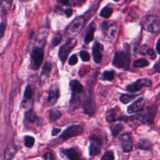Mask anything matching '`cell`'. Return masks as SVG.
Masks as SVG:
<instances>
[{
    "label": "cell",
    "instance_id": "cell-1",
    "mask_svg": "<svg viewBox=\"0 0 160 160\" xmlns=\"http://www.w3.org/2000/svg\"><path fill=\"white\" fill-rule=\"evenodd\" d=\"M82 108L84 113L89 116H92L96 111V103L93 96L92 91L89 89H86V91L83 96Z\"/></svg>",
    "mask_w": 160,
    "mask_h": 160
},
{
    "label": "cell",
    "instance_id": "cell-2",
    "mask_svg": "<svg viewBox=\"0 0 160 160\" xmlns=\"http://www.w3.org/2000/svg\"><path fill=\"white\" fill-rule=\"evenodd\" d=\"M158 111V108L155 104L147 107L142 112L133 116V118L141 122L142 123L152 124L155 118Z\"/></svg>",
    "mask_w": 160,
    "mask_h": 160
},
{
    "label": "cell",
    "instance_id": "cell-3",
    "mask_svg": "<svg viewBox=\"0 0 160 160\" xmlns=\"http://www.w3.org/2000/svg\"><path fill=\"white\" fill-rule=\"evenodd\" d=\"M129 62L130 52L129 49H126L116 52L112 64L116 68L127 69L129 67Z\"/></svg>",
    "mask_w": 160,
    "mask_h": 160
},
{
    "label": "cell",
    "instance_id": "cell-4",
    "mask_svg": "<svg viewBox=\"0 0 160 160\" xmlns=\"http://www.w3.org/2000/svg\"><path fill=\"white\" fill-rule=\"evenodd\" d=\"M103 141L101 136L98 134H92L90 137V145L89 147V154L91 156L98 155L101 150Z\"/></svg>",
    "mask_w": 160,
    "mask_h": 160
},
{
    "label": "cell",
    "instance_id": "cell-5",
    "mask_svg": "<svg viewBox=\"0 0 160 160\" xmlns=\"http://www.w3.org/2000/svg\"><path fill=\"white\" fill-rule=\"evenodd\" d=\"M77 41L74 38L69 39L65 44L61 46L59 49L58 56L60 60L64 62L67 59V58L71 50L76 46Z\"/></svg>",
    "mask_w": 160,
    "mask_h": 160
},
{
    "label": "cell",
    "instance_id": "cell-6",
    "mask_svg": "<svg viewBox=\"0 0 160 160\" xmlns=\"http://www.w3.org/2000/svg\"><path fill=\"white\" fill-rule=\"evenodd\" d=\"M83 130V127L81 125H71L63 131V132L60 135L59 138L63 141H66L71 138L82 134Z\"/></svg>",
    "mask_w": 160,
    "mask_h": 160
},
{
    "label": "cell",
    "instance_id": "cell-7",
    "mask_svg": "<svg viewBox=\"0 0 160 160\" xmlns=\"http://www.w3.org/2000/svg\"><path fill=\"white\" fill-rule=\"evenodd\" d=\"M31 67L34 69H38L44 59V51L42 48L35 47L31 52Z\"/></svg>",
    "mask_w": 160,
    "mask_h": 160
},
{
    "label": "cell",
    "instance_id": "cell-8",
    "mask_svg": "<svg viewBox=\"0 0 160 160\" xmlns=\"http://www.w3.org/2000/svg\"><path fill=\"white\" fill-rule=\"evenodd\" d=\"M152 86V81L148 78L139 79L134 82L128 84L126 86V89L130 92H135L139 91L144 87H151Z\"/></svg>",
    "mask_w": 160,
    "mask_h": 160
},
{
    "label": "cell",
    "instance_id": "cell-9",
    "mask_svg": "<svg viewBox=\"0 0 160 160\" xmlns=\"http://www.w3.org/2000/svg\"><path fill=\"white\" fill-rule=\"evenodd\" d=\"M85 24V19L82 16L75 18L68 28V32L69 35L74 36L80 32Z\"/></svg>",
    "mask_w": 160,
    "mask_h": 160
},
{
    "label": "cell",
    "instance_id": "cell-10",
    "mask_svg": "<svg viewBox=\"0 0 160 160\" xmlns=\"http://www.w3.org/2000/svg\"><path fill=\"white\" fill-rule=\"evenodd\" d=\"M157 17L154 15H146L142 17L141 24L142 28L147 31L154 32V24Z\"/></svg>",
    "mask_w": 160,
    "mask_h": 160
},
{
    "label": "cell",
    "instance_id": "cell-11",
    "mask_svg": "<svg viewBox=\"0 0 160 160\" xmlns=\"http://www.w3.org/2000/svg\"><path fill=\"white\" fill-rule=\"evenodd\" d=\"M144 106H145L144 99L142 98H140L128 107L127 112L129 114H132V113L137 112L139 111H141L144 109Z\"/></svg>",
    "mask_w": 160,
    "mask_h": 160
},
{
    "label": "cell",
    "instance_id": "cell-12",
    "mask_svg": "<svg viewBox=\"0 0 160 160\" xmlns=\"http://www.w3.org/2000/svg\"><path fill=\"white\" fill-rule=\"evenodd\" d=\"M62 152L68 158L69 160H82L81 154L76 148H70L63 149Z\"/></svg>",
    "mask_w": 160,
    "mask_h": 160
},
{
    "label": "cell",
    "instance_id": "cell-13",
    "mask_svg": "<svg viewBox=\"0 0 160 160\" xmlns=\"http://www.w3.org/2000/svg\"><path fill=\"white\" fill-rule=\"evenodd\" d=\"M59 96V91L57 87H52L48 97V102L50 106L54 105Z\"/></svg>",
    "mask_w": 160,
    "mask_h": 160
},
{
    "label": "cell",
    "instance_id": "cell-14",
    "mask_svg": "<svg viewBox=\"0 0 160 160\" xmlns=\"http://www.w3.org/2000/svg\"><path fill=\"white\" fill-rule=\"evenodd\" d=\"M18 150V146L14 143L9 144L4 150V157L6 160L11 159Z\"/></svg>",
    "mask_w": 160,
    "mask_h": 160
},
{
    "label": "cell",
    "instance_id": "cell-15",
    "mask_svg": "<svg viewBox=\"0 0 160 160\" xmlns=\"http://www.w3.org/2000/svg\"><path fill=\"white\" fill-rule=\"evenodd\" d=\"M81 97L79 94L72 92L71 98L69 101V109L71 111H74L78 108L81 105Z\"/></svg>",
    "mask_w": 160,
    "mask_h": 160
},
{
    "label": "cell",
    "instance_id": "cell-16",
    "mask_svg": "<svg viewBox=\"0 0 160 160\" xmlns=\"http://www.w3.org/2000/svg\"><path fill=\"white\" fill-rule=\"evenodd\" d=\"M69 86L72 92L73 93L81 94L84 91L83 86L81 84V83L79 81L76 79L71 81L69 82Z\"/></svg>",
    "mask_w": 160,
    "mask_h": 160
},
{
    "label": "cell",
    "instance_id": "cell-17",
    "mask_svg": "<svg viewBox=\"0 0 160 160\" xmlns=\"http://www.w3.org/2000/svg\"><path fill=\"white\" fill-rule=\"evenodd\" d=\"M137 148L142 150H151L152 148V144L147 139H140L136 143Z\"/></svg>",
    "mask_w": 160,
    "mask_h": 160
},
{
    "label": "cell",
    "instance_id": "cell-18",
    "mask_svg": "<svg viewBox=\"0 0 160 160\" xmlns=\"http://www.w3.org/2000/svg\"><path fill=\"white\" fill-rule=\"evenodd\" d=\"M124 129V126L121 123L112 124L110 126V131L112 137L117 136L120 132Z\"/></svg>",
    "mask_w": 160,
    "mask_h": 160
},
{
    "label": "cell",
    "instance_id": "cell-19",
    "mask_svg": "<svg viewBox=\"0 0 160 160\" xmlns=\"http://www.w3.org/2000/svg\"><path fill=\"white\" fill-rule=\"evenodd\" d=\"M62 116V113L61 111L57 109H52L50 111L49 116V121L51 123L54 122V121H57Z\"/></svg>",
    "mask_w": 160,
    "mask_h": 160
},
{
    "label": "cell",
    "instance_id": "cell-20",
    "mask_svg": "<svg viewBox=\"0 0 160 160\" xmlns=\"http://www.w3.org/2000/svg\"><path fill=\"white\" fill-rule=\"evenodd\" d=\"M34 88L31 86H28L24 91V98L25 99V103H26L28 101H30L33 96L34 94Z\"/></svg>",
    "mask_w": 160,
    "mask_h": 160
},
{
    "label": "cell",
    "instance_id": "cell-21",
    "mask_svg": "<svg viewBox=\"0 0 160 160\" xmlns=\"http://www.w3.org/2000/svg\"><path fill=\"white\" fill-rule=\"evenodd\" d=\"M94 31H95V28L94 26H91L84 37V42L86 44H88L93 40Z\"/></svg>",
    "mask_w": 160,
    "mask_h": 160
},
{
    "label": "cell",
    "instance_id": "cell-22",
    "mask_svg": "<svg viewBox=\"0 0 160 160\" xmlns=\"http://www.w3.org/2000/svg\"><path fill=\"white\" fill-rule=\"evenodd\" d=\"M122 144V149L123 152H129L132 149L133 146V142H132V139L128 141H125L121 142Z\"/></svg>",
    "mask_w": 160,
    "mask_h": 160
},
{
    "label": "cell",
    "instance_id": "cell-23",
    "mask_svg": "<svg viewBox=\"0 0 160 160\" xmlns=\"http://www.w3.org/2000/svg\"><path fill=\"white\" fill-rule=\"evenodd\" d=\"M138 96V94H132V95H129V94H122L121 96H120V101L126 104L128 102H129L130 101H131L133 99H134L136 96Z\"/></svg>",
    "mask_w": 160,
    "mask_h": 160
},
{
    "label": "cell",
    "instance_id": "cell-24",
    "mask_svg": "<svg viewBox=\"0 0 160 160\" xmlns=\"http://www.w3.org/2000/svg\"><path fill=\"white\" fill-rule=\"evenodd\" d=\"M149 62L146 59L141 58L139 59L136 60L133 62V66L135 68H144L148 66L149 65Z\"/></svg>",
    "mask_w": 160,
    "mask_h": 160
},
{
    "label": "cell",
    "instance_id": "cell-25",
    "mask_svg": "<svg viewBox=\"0 0 160 160\" xmlns=\"http://www.w3.org/2000/svg\"><path fill=\"white\" fill-rule=\"evenodd\" d=\"M114 71H104L102 73V79L106 81H111L114 79Z\"/></svg>",
    "mask_w": 160,
    "mask_h": 160
},
{
    "label": "cell",
    "instance_id": "cell-26",
    "mask_svg": "<svg viewBox=\"0 0 160 160\" xmlns=\"http://www.w3.org/2000/svg\"><path fill=\"white\" fill-rule=\"evenodd\" d=\"M113 10L109 7H104L100 12V16L104 18H108L111 16Z\"/></svg>",
    "mask_w": 160,
    "mask_h": 160
},
{
    "label": "cell",
    "instance_id": "cell-27",
    "mask_svg": "<svg viewBox=\"0 0 160 160\" xmlns=\"http://www.w3.org/2000/svg\"><path fill=\"white\" fill-rule=\"evenodd\" d=\"M92 58L96 63H100L102 61V54L99 50L92 49Z\"/></svg>",
    "mask_w": 160,
    "mask_h": 160
},
{
    "label": "cell",
    "instance_id": "cell-28",
    "mask_svg": "<svg viewBox=\"0 0 160 160\" xmlns=\"http://www.w3.org/2000/svg\"><path fill=\"white\" fill-rule=\"evenodd\" d=\"M116 119H117L116 118V113L114 112L112 110L107 111L106 115V120L108 122H114L115 121H116Z\"/></svg>",
    "mask_w": 160,
    "mask_h": 160
},
{
    "label": "cell",
    "instance_id": "cell-29",
    "mask_svg": "<svg viewBox=\"0 0 160 160\" xmlns=\"http://www.w3.org/2000/svg\"><path fill=\"white\" fill-rule=\"evenodd\" d=\"M62 37L61 34H56L52 39L51 41V45L52 47H56V46H58V44H59L61 43V42L62 41Z\"/></svg>",
    "mask_w": 160,
    "mask_h": 160
},
{
    "label": "cell",
    "instance_id": "cell-30",
    "mask_svg": "<svg viewBox=\"0 0 160 160\" xmlns=\"http://www.w3.org/2000/svg\"><path fill=\"white\" fill-rule=\"evenodd\" d=\"M26 118L31 122H34L36 119V114L32 110H29L26 113Z\"/></svg>",
    "mask_w": 160,
    "mask_h": 160
},
{
    "label": "cell",
    "instance_id": "cell-31",
    "mask_svg": "<svg viewBox=\"0 0 160 160\" xmlns=\"http://www.w3.org/2000/svg\"><path fill=\"white\" fill-rule=\"evenodd\" d=\"M51 69H52V63L50 62H46L42 67L41 74H47L50 72Z\"/></svg>",
    "mask_w": 160,
    "mask_h": 160
},
{
    "label": "cell",
    "instance_id": "cell-32",
    "mask_svg": "<svg viewBox=\"0 0 160 160\" xmlns=\"http://www.w3.org/2000/svg\"><path fill=\"white\" fill-rule=\"evenodd\" d=\"M34 144V139L30 136H26L24 138V144L28 148H31Z\"/></svg>",
    "mask_w": 160,
    "mask_h": 160
},
{
    "label": "cell",
    "instance_id": "cell-33",
    "mask_svg": "<svg viewBox=\"0 0 160 160\" xmlns=\"http://www.w3.org/2000/svg\"><path fill=\"white\" fill-rule=\"evenodd\" d=\"M101 160H114V152L112 151H106L101 157Z\"/></svg>",
    "mask_w": 160,
    "mask_h": 160
},
{
    "label": "cell",
    "instance_id": "cell-34",
    "mask_svg": "<svg viewBox=\"0 0 160 160\" xmlns=\"http://www.w3.org/2000/svg\"><path fill=\"white\" fill-rule=\"evenodd\" d=\"M12 3V0H1V4L2 5L4 11H8L11 8Z\"/></svg>",
    "mask_w": 160,
    "mask_h": 160
},
{
    "label": "cell",
    "instance_id": "cell-35",
    "mask_svg": "<svg viewBox=\"0 0 160 160\" xmlns=\"http://www.w3.org/2000/svg\"><path fill=\"white\" fill-rule=\"evenodd\" d=\"M132 136H131V134L130 132H124L123 134H121L119 137V141L122 142L123 141H128V140H130V139H132Z\"/></svg>",
    "mask_w": 160,
    "mask_h": 160
},
{
    "label": "cell",
    "instance_id": "cell-36",
    "mask_svg": "<svg viewBox=\"0 0 160 160\" xmlns=\"http://www.w3.org/2000/svg\"><path fill=\"white\" fill-rule=\"evenodd\" d=\"M79 56L81 59H82V61L86 62V61H89L90 60V55L89 54V52L86 51H81L79 52Z\"/></svg>",
    "mask_w": 160,
    "mask_h": 160
},
{
    "label": "cell",
    "instance_id": "cell-37",
    "mask_svg": "<svg viewBox=\"0 0 160 160\" xmlns=\"http://www.w3.org/2000/svg\"><path fill=\"white\" fill-rule=\"evenodd\" d=\"M78 58L76 56V54H72L69 59L68 60V64L71 66H73L75 65L77 62H78Z\"/></svg>",
    "mask_w": 160,
    "mask_h": 160
},
{
    "label": "cell",
    "instance_id": "cell-38",
    "mask_svg": "<svg viewBox=\"0 0 160 160\" xmlns=\"http://www.w3.org/2000/svg\"><path fill=\"white\" fill-rule=\"evenodd\" d=\"M6 27V24L4 22L0 23V39L4 36L5 32V29Z\"/></svg>",
    "mask_w": 160,
    "mask_h": 160
},
{
    "label": "cell",
    "instance_id": "cell-39",
    "mask_svg": "<svg viewBox=\"0 0 160 160\" xmlns=\"http://www.w3.org/2000/svg\"><path fill=\"white\" fill-rule=\"evenodd\" d=\"M45 160H56L54 154L51 152H48L44 155Z\"/></svg>",
    "mask_w": 160,
    "mask_h": 160
},
{
    "label": "cell",
    "instance_id": "cell-40",
    "mask_svg": "<svg viewBox=\"0 0 160 160\" xmlns=\"http://www.w3.org/2000/svg\"><path fill=\"white\" fill-rule=\"evenodd\" d=\"M146 54H148V56L151 58V59H155L156 58V54L155 52V51L152 49H148Z\"/></svg>",
    "mask_w": 160,
    "mask_h": 160
},
{
    "label": "cell",
    "instance_id": "cell-41",
    "mask_svg": "<svg viewBox=\"0 0 160 160\" xmlns=\"http://www.w3.org/2000/svg\"><path fill=\"white\" fill-rule=\"evenodd\" d=\"M148 49H149V48H148V46L147 45H145V44H144V45H142V46L141 47L140 49H139V53H140L141 54H142V55L146 54V53H147Z\"/></svg>",
    "mask_w": 160,
    "mask_h": 160
},
{
    "label": "cell",
    "instance_id": "cell-42",
    "mask_svg": "<svg viewBox=\"0 0 160 160\" xmlns=\"http://www.w3.org/2000/svg\"><path fill=\"white\" fill-rule=\"evenodd\" d=\"M92 49H96V50H99V51H102L103 50V46L98 42V43H95L93 48H92Z\"/></svg>",
    "mask_w": 160,
    "mask_h": 160
},
{
    "label": "cell",
    "instance_id": "cell-43",
    "mask_svg": "<svg viewBox=\"0 0 160 160\" xmlns=\"http://www.w3.org/2000/svg\"><path fill=\"white\" fill-rule=\"evenodd\" d=\"M64 13L66 14V15L67 16L68 18H69L71 16L72 14V9H71V8H69V9H65L64 11Z\"/></svg>",
    "mask_w": 160,
    "mask_h": 160
},
{
    "label": "cell",
    "instance_id": "cell-44",
    "mask_svg": "<svg viewBox=\"0 0 160 160\" xmlns=\"http://www.w3.org/2000/svg\"><path fill=\"white\" fill-rule=\"evenodd\" d=\"M154 69L156 72L160 73V62H158L154 64Z\"/></svg>",
    "mask_w": 160,
    "mask_h": 160
},
{
    "label": "cell",
    "instance_id": "cell-45",
    "mask_svg": "<svg viewBox=\"0 0 160 160\" xmlns=\"http://www.w3.org/2000/svg\"><path fill=\"white\" fill-rule=\"evenodd\" d=\"M61 129L60 128H54L53 129H52V133H51V134H52V136H56V135H57L60 131H61Z\"/></svg>",
    "mask_w": 160,
    "mask_h": 160
},
{
    "label": "cell",
    "instance_id": "cell-46",
    "mask_svg": "<svg viewBox=\"0 0 160 160\" xmlns=\"http://www.w3.org/2000/svg\"><path fill=\"white\" fill-rule=\"evenodd\" d=\"M156 51L159 54H160V38L158 39L156 43Z\"/></svg>",
    "mask_w": 160,
    "mask_h": 160
},
{
    "label": "cell",
    "instance_id": "cell-47",
    "mask_svg": "<svg viewBox=\"0 0 160 160\" xmlns=\"http://www.w3.org/2000/svg\"><path fill=\"white\" fill-rule=\"evenodd\" d=\"M57 1L63 5H67L69 3V0H57Z\"/></svg>",
    "mask_w": 160,
    "mask_h": 160
},
{
    "label": "cell",
    "instance_id": "cell-48",
    "mask_svg": "<svg viewBox=\"0 0 160 160\" xmlns=\"http://www.w3.org/2000/svg\"><path fill=\"white\" fill-rule=\"evenodd\" d=\"M77 1H78V2L79 3H80V4L84 3V2L86 1V0H77Z\"/></svg>",
    "mask_w": 160,
    "mask_h": 160
},
{
    "label": "cell",
    "instance_id": "cell-49",
    "mask_svg": "<svg viewBox=\"0 0 160 160\" xmlns=\"http://www.w3.org/2000/svg\"><path fill=\"white\" fill-rule=\"evenodd\" d=\"M29 1V0H20V1H21V2H28Z\"/></svg>",
    "mask_w": 160,
    "mask_h": 160
},
{
    "label": "cell",
    "instance_id": "cell-50",
    "mask_svg": "<svg viewBox=\"0 0 160 160\" xmlns=\"http://www.w3.org/2000/svg\"><path fill=\"white\" fill-rule=\"evenodd\" d=\"M114 1H119V0H114Z\"/></svg>",
    "mask_w": 160,
    "mask_h": 160
}]
</instances>
